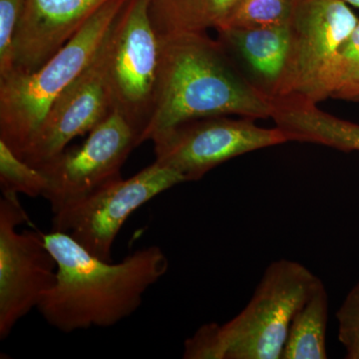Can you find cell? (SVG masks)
Instances as JSON below:
<instances>
[{
  "label": "cell",
  "mask_w": 359,
  "mask_h": 359,
  "mask_svg": "<svg viewBox=\"0 0 359 359\" xmlns=\"http://www.w3.org/2000/svg\"><path fill=\"white\" fill-rule=\"evenodd\" d=\"M159 39L154 107L142 143L203 118L273 117V99L238 69L219 40L212 39L207 32L177 33Z\"/></svg>",
  "instance_id": "cell-1"
},
{
  "label": "cell",
  "mask_w": 359,
  "mask_h": 359,
  "mask_svg": "<svg viewBox=\"0 0 359 359\" xmlns=\"http://www.w3.org/2000/svg\"><path fill=\"white\" fill-rule=\"evenodd\" d=\"M42 235L57 263V282L37 309L51 327L65 334L113 327L129 318L169 269L157 245L113 264L90 254L68 233L52 230Z\"/></svg>",
  "instance_id": "cell-2"
},
{
  "label": "cell",
  "mask_w": 359,
  "mask_h": 359,
  "mask_svg": "<svg viewBox=\"0 0 359 359\" xmlns=\"http://www.w3.org/2000/svg\"><path fill=\"white\" fill-rule=\"evenodd\" d=\"M128 0H108L63 48L32 74L0 79V140L23 159L59 95L88 66Z\"/></svg>",
  "instance_id": "cell-3"
},
{
  "label": "cell",
  "mask_w": 359,
  "mask_h": 359,
  "mask_svg": "<svg viewBox=\"0 0 359 359\" xmlns=\"http://www.w3.org/2000/svg\"><path fill=\"white\" fill-rule=\"evenodd\" d=\"M320 282L297 262H273L238 316L224 325H202L208 358H282L290 323Z\"/></svg>",
  "instance_id": "cell-4"
},
{
  "label": "cell",
  "mask_w": 359,
  "mask_h": 359,
  "mask_svg": "<svg viewBox=\"0 0 359 359\" xmlns=\"http://www.w3.org/2000/svg\"><path fill=\"white\" fill-rule=\"evenodd\" d=\"M348 6L342 0H299L289 58L271 98L314 104L330 98L337 51L359 20Z\"/></svg>",
  "instance_id": "cell-5"
},
{
  "label": "cell",
  "mask_w": 359,
  "mask_h": 359,
  "mask_svg": "<svg viewBox=\"0 0 359 359\" xmlns=\"http://www.w3.org/2000/svg\"><path fill=\"white\" fill-rule=\"evenodd\" d=\"M150 4L128 0L107 36L113 107L138 132L140 142L154 107L160 62V39L151 20Z\"/></svg>",
  "instance_id": "cell-6"
},
{
  "label": "cell",
  "mask_w": 359,
  "mask_h": 359,
  "mask_svg": "<svg viewBox=\"0 0 359 359\" xmlns=\"http://www.w3.org/2000/svg\"><path fill=\"white\" fill-rule=\"evenodd\" d=\"M185 182L176 170L155 161L131 178L111 182L53 212L52 230L68 233L90 254L112 262V245L130 215Z\"/></svg>",
  "instance_id": "cell-7"
},
{
  "label": "cell",
  "mask_w": 359,
  "mask_h": 359,
  "mask_svg": "<svg viewBox=\"0 0 359 359\" xmlns=\"http://www.w3.org/2000/svg\"><path fill=\"white\" fill-rule=\"evenodd\" d=\"M29 218L16 194L0 200V339L39 306L57 282V263L37 231H18Z\"/></svg>",
  "instance_id": "cell-8"
},
{
  "label": "cell",
  "mask_w": 359,
  "mask_h": 359,
  "mask_svg": "<svg viewBox=\"0 0 359 359\" xmlns=\"http://www.w3.org/2000/svg\"><path fill=\"white\" fill-rule=\"evenodd\" d=\"M156 162L176 170L186 182L199 181L214 168L261 149L290 142L282 129L226 116L193 120L155 137Z\"/></svg>",
  "instance_id": "cell-9"
},
{
  "label": "cell",
  "mask_w": 359,
  "mask_h": 359,
  "mask_svg": "<svg viewBox=\"0 0 359 359\" xmlns=\"http://www.w3.org/2000/svg\"><path fill=\"white\" fill-rule=\"evenodd\" d=\"M139 145L138 132L113 111L81 145L65 149L37 168L47 180L42 197L48 201L52 212L121 179L123 165Z\"/></svg>",
  "instance_id": "cell-10"
},
{
  "label": "cell",
  "mask_w": 359,
  "mask_h": 359,
  "mask_svg": "<svg viewBox=\"0 0 359 359\" xmlns=\"http://www.w3.org/2000/svg\"><path fill=\"white\" fill-rule=\"evenodd\" d=\"M107 36L91 62L47 112L23 157L28 164L39 168L63 152L73 139L90 133L114 111L108 83Z\"/></svg>",
  "instance_id": "cell-11"
},
{
  "label": "cell",
  "mask_w": 359,
  "mask_h": 359,
  "mask_svg": "<svg viewBox=\"0 0 359 359\" xmlns=\"http://www.w3.org/2000/svg\"><path fill=\"white\" fill-rule=\"evenodd\" d=\"M108 0H25L13 40L14 70L32 74Z\"/></svg>",
  "instance_id": "cell-12"
},
{
  "label": "cell",
  "mask_w": 359,
  "mask_h": 359,
  "mask_svg": "<svg viewBox=\"0 0 359 359\" xmlns=\"http://www.w3.org/2000/svg\"><path fill=\"white\" fill-rule=\"evenodd\" d=\"M219 41L238 54L271 96L289 58L292 26L264 28H226L219 30Z\"/></svg>",
  "instance_id": "cell-13"
},
{
  "label": "cell",
  "mask_w": 359,
  "mask_h": 359,
  "mask_svg": "<svg viewBox=\"0 0 359 359\" xmlns=\"http://www.w3.org/2000/svg\"><path fill=\"white\" fill-rule=\"evenodd\" d=\"M276 127L290 141L306 142L359 152V125L318 109L316 104L299 100H276L273 114Z\"/></svg>",
  "instance_id": "cell-14"
},
{
  "label": "cell",
  "mask_w": 359,
  "mask_h": 359,
  "mask_svg": "<svg viewBox=\"0 0 359 359\" xmlns=\"http://www.w3.org/2000/svg\"><path fill=\"white\" fill-rule=\"evenodd\" d=\"M240 0H151V20L159 36L218 32Z\"/></svg>",
  "instance_id": "cell-15"
},
{
  "label": "cell",
  "mask_w": 359,
  "mask_h": 359,
  "mask_svg": "<svg viewBox=\"0 0 359 359\" xmlns=\"http://www.w3.org/2000/svg\"><path fill=\"white\" fill-rule=\"evenodd\" d=\"M327 292L320 280L290 323L282 359L327 358Z\"/></svg>",
  "instance_id": "cell-16"
},
{
  "label": "cell",
  "mask_w": 359,
  "mask_h": 359,
  "mask_svg": "<svg viewBox=\"0 0 359 359\" xmlns=\"http://www.w3.org/2000/svg\"><path fill=\"white\" fill-rule=\"evenodd\" d=\"M299 2V0H240L219 30L292 25Z\"/></svg>",
  "instance_id": "cell-17"
},
{
  "label": "cell",
  "mask_w": 359,
  "mask_h": 359,
  "mask_svg": "<svg viewBox=\"0 0 359 359\" xmlns=\"http://www.w3.org/2000/svg\"><path fill=\"white\" fill-rule=\"evenodd\" d=\"M0 185L2 194L37 198L43 196L47 180L39 169L20 159L6 142L0 140Z\"/></svg>",
  "instance_id": "cell-18"
},
{
  "label": "cell",
  "mask_w": 359,
  "mask_h": 359,
  "mask_svg": "<svg viewBox=\"0 0 359 359\" xmlns=\"http://www.w3.org/2000/svg\"><path fill=\"white\" fill-rule=\"evenodd\" d=\"M330 98L358 100L359 95V20L339 47L330 79Z\"/></svg>",
  "instance_id": "cell-19"
},
{
  "label": "cell",
  "mask_w": 359,
  "mask_h": 359,
  "mask_svg": "<svg viewBox=\"0 0 359 359\" xmlns=\"http://www.w3.org/2000/svg\"><path fill=\"white\" fill-rule=\"evenodd\" d=\"M25 0H0V79L14 70L13 40Z\"/></svg>",
  "instance_id": "cell-20"
},
{
  "label": "cell",
  "mask_w": 359,
  "mask_h": 359,
  "mask_svg": "<svg viewBox=\"0 0 359 359\" xmlns=\"http://www.w3.org/2000/svg\"><path fill=\"white\" fill-rule=\"evenodd\" d=\"M337 334L346 354L359 348V283L354 285L337 313Z\"/></svg>",
  "instance_id": "cell-21"
},
{
  "label": "cell",
  "mask_w": 359,
  "mask_h": 359,
  "mask_svg": "<svg viewBox=\"0 0 359 359\" xmlns=\"http://www.w3.org/2000/svg\"><path fill=\"white\" fill-rule=\"evenodd\" d=\"M347 359H359V348L354 351L353 353L346 354Z\"/></svg>",
  "instance_id": "cell-22"
},
{
  "label": "cell",
  "mask_w": 359,
  "mask_h": 359,
  "mask_svg": "<svg viewBox=\"0 0 359 359\" xmlns=\"http://www.w3.org/2000/svg\"><path fill=\"white\" fill-rule=\"evenodd\" d=\"M342 1L346 2L349 6H355L359 8V0H342Z\"/></svg>",
  "instance_id": "cell-23"
},
{
  "label": "cell",
  "mask_w": 359,
  "mask_h": 359,
  "mask_svg": "<svg viewBox=\"0 0 359 359\" xmlns=\"http://www.w3.org/2000/svg\"><path fill=\"white\" fill-rule=\"evenodd\" d=\"M356 101H359V95H358V100H356Z\"/></svg>",
  "instance_id": "cell-24"
}]
</instances>
